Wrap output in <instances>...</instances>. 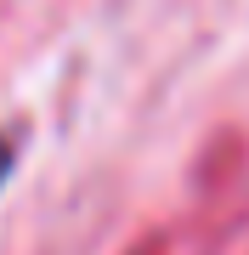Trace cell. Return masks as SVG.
I'll return each instance as SVG.
<instances>
[{
    "label": "cell",
    "instance_id": "cell-1",
    "mask_svg": "<svg viewBox=\"0 0 249 255\" xmlns=\"http://www.w3.org/2000/svg\"><path fill=\"white\" fill-rule=\"evenodd\" d=\"M6 170H11V142L0 136V182H6Z\"/></svg>",
    "mask_w": 249,
    "mask_h": 255
}]
</instances>
